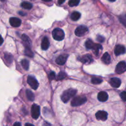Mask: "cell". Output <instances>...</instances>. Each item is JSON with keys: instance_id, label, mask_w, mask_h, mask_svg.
<instances>
[{"instance_id": "cell-26", "label": "cell", "mask_w": 126, "mask_h": 126, "mask_svg": "<svg viewBox=\"0 0 126 126\" xmlns=\"http://www.w3.org/2000/svg\"><path fill=\"white\" fill-rule=\"evenodd\" d=\"M91 82H92V83L94 84H99L102 83V82H103V81H102V79L94 77L92 79Z\"/></svg>"}, {"instance_id": "cell-13", "label": "cell", "mask_w": 126, "mask_h": 126, "mask_svg": "<svg viewBox=\"0 0 126 126\" xmlns=\"http://www.w3.org/2000/svg\"><path fill=\"white\" fill-rule=\"evenodd\" d=\"M126 52V48L123 45H118L116 46L114 49V54L118 56L121 54H125Z\"/></svg>"}, {"instance_id": "cell-30", "label": "cell", "mask_w": 126, "mask_h": 126, "mask_svg": "<svg viewBox=\"0 0 126 126\" xmlns=\"http://www.w3.org/2000/svg\"><path fill=\"white\" fill-rule=\"evenodd\" d=\"M49 79L50 81H52V80L54 79L55 78V73L54 72V71H51V72L49 73Z\"/></svg>"}, {"instance_id": "cell-31", "label": "cell", "mask_w": 126, "mask_h": 126, "mask_svg": "<svg viewBox=\"0 0 126 126\" xmlns=\"http://www.w3.org/2000/svg\"><path fill=\"white\" fill-rule=\"evenodd\" d=\"M120 97L123 101L126 102V91H124V92H121V93L120 94Z\"/></svg>"}, {"instance_id": "cell-7", "label": "cell", "mask_w": 126, "mask_h": 126, "mask_svg": "<svg viewBox=\"0 0 126 126\" xmlns=\"http://www.w3.org/2000/svg\"><path fill=\"white\" fill-rule=\"evenodd\" d=\"M126 71V63L125 62H120L115 69V72L118 74H122Z\"/></svg>"}, {"instance_id": "cell-28", "label": "cell", "mask_w": 126, "mask_h": 126, "mask_svg": "<svg viewBox=\"0 0 126 126\" xmlns=\"http://www.w3.org/2000/svg\"><path fill=\"white\" fill-rule=\"evenodd\" d=\"M4 57H5V59H6V60H7V62H9V63L12 62V56L11 55V54L6 53V54H4Z\"/></svg>"}, {"instance_id": "cell-3", "label": "cell", "mask_w": 126, "mask_h": 126, "mask_svg": "<svg viewBox=\"0 0 126 126\" xmlns=\"http://www.w3.org/2000/svg\"><path fill=\"white\" fill-rule=\"evenodd\" d=\"M87 101V98L84 96H79L73 98L71 102V105L72 107H78L81 105L85 103Z\"/></svg>"}, {"instance_id": "cell-37", "label": "cell", "mask_w": 126, "mask_h": 126, "mask_svg": "<svg viewBox=\"0 0 126 126\" xmlns=\"http://www.w3.org/2000/svg\"><path fill=\"white\" fill-rule=\"evenodd\" d=\"M43 1H46V2H49V1H51L52 0H43Z\"/></svg>"}, {"instance_id": "cell-12", "label": "cell", "mask_w": 126, "mask_h": 126, "mask_svg": "<svg viewBox=\"0 0 126 126\" xmlns=\"http://www.w3.org/2000/svg\"><path fill=\"white\" fill-rule=\"evenodd\" d=\"M110 84L113 87L118 88L121 84V81L120 79L118 78H113L110 79Z\"/></svg>"}, {"instance_id": "cell-15", "label": "cell", "mask_w": 126, "mask_h": 126, "mask_svg": "<svg viewBox=\"0 0 126 126\" xmlns=\"http://www.w3.org/2000/svg\"><path fill=\"white\" fill-rule=\"evenodd\" d=\"M49 39L47 37H44V38L42 40V43H41V48L43 50H47V49L49 48Z\"/></svg>"}, {"instance_id": "cell-10", "label": "cell", "mask_w": 126, "mask_h": 126, "mask_svg": "<svg viewBox=\"0 0 126 126\" xmlns=\"http://www.w3.org/2000/svg\"><path fill=\"white\" fill-rule=\"evenodd\" d=\"M79 60L81 62L83 63H91L93 62V59H92V56L89 54H86V55H83L81 57V58L79 59Z\"/></svg>"}, {"instance_id": "cell-29", "label": "cell", "mask_w": 126, "mask_h": 126, "mask_svg": "<svg viewBox=\"0 0 126 126\" xmlns=\"http://www.w3.org/2000/svg\"><path fill=\"white\" fill-rule=\"evenodd\" d=\"M119 20L123 24V25L126 27V16H121L119 17Z\"/></svg>"}, {"instance_id": "cell-38", "label": "cell", "mask_w": 126, "mask_h": 126, "mask_svg": "<svg viewBox=\"0 0 126 126\" xmlns=\"http://www.w3.org/2000/svg\"><path fill=\"white\" fill-rule=\"evenodd\" d=\"M109 1H110V2H114V1H115L116 0H108Z\"/></svg>"}, {"instance_id": "cell-23", "label": "cell", "mask_w": 126, "mask_h": 126, "mask_svg": "<svg viewBox=\"0 0 126 126\" xmlns=\"http://www.w3.org/2000/svg\"><path fill=\"white\" fill-rule=\"evenodd\" d=\"M21 6L25 9H31L33 7V5L28 2H23L21 4Z\"/></svg>"}, {"instance_id": "cell-14", "label": "cell", "mask_w": 126, "mask_h": 126, "mask_svg": "<svg viewBox=\"0 0 126 126\" xmlns=\"http://www.w3.org/2000/svg\"><path fill=\"white\" fill-rule=\"evenodd\" d=\"M97 98H98V100L100 102H105L108 99V95L106 92L102 91V92H100L98 93Z\"/></svg>"}, {"instance_id": "cell-18", "label": "cell", "mask_w": 126, "mask_h": 126, "mask_svg": "<svg viewBox=\"0 0 126 126\" xmlns=\"http://www.w3.org/2000/svg\"><path fill=\"white\" fill-rule=\"evenodd\" d=\"M80 17H81V14L79 12H76V11L73 12L71 15V18L73 21L78 20Z\"/></svg>"}, {"instance_id": "cell-34", "label": "cell", "mask_w": 126, "mask_h": 126, "mask_svg": "<svg viewBox=\"0 0 126 126\" xmlns=\"http://www.w3.org/2000/svg\"><path fill=\"white\" fill-rule=\"evenodd\" d=\"M66 0H58V2H59V4H62Z\"/></svg>"}, {"instance_id": "cell-24", "label": "cell", "mask_w": 126, "mask_h": 126, "mask_svg": "<svg viewBox=\"0 0 126 126\" xmlns=\"http://www.w3.org/2000/svg\"><path fill=\"white\" fill-rule=\"evenodd\" d=\"M21 63H22V66H23V68L25 69V70H28V69H29L30 64H29V62H28V60H26V59H24V60H22Z\"/></svg>"}, {"instance_id": "cell-36", "label": "cell", "mask_w": 126, "mask_h": 126, "mask_svg": "<svg viewBox=\"0 0 126 126\" xmlns=\"http://www.w3.org/2000/svg\"><path fill=\"white\" fill-rule=\"evenodd\" d=\"M23 12H18V14H19L20 15H21V16H24L25 15V14H23Z\"/></svg>"}, {"instance_id": "cell-33", "label": "cell", "mask_w": 126, "mask_h": 126, "mask_svg": "<svg viewBox=\"0 0 126 126\" xmlns=\"http://www.w3.org/2000/svg\"><path fill=\"white\" fill-rule=\"evenodd\" d=\"M3 38H2V36H1V35H0V46H1L2 44V43H3Z\"/></svg>"}, {"instance_id": "cell-39", "label": "cell", "mask_w": 126, "mask_h": 126, "mask_svg": "<svg viewBox=\"0 0 126 126\" xmlns=\"http://www.w3.org/2000/svg\"><path fill=\"white\" fill-rule=\"evenodd\" d=\"M0 1H4L5 0H0Z\"/></svg>"}, {"instance_id": "cell-4", "label": "cell", "mask_w": 126, "mask_h": 126, "mask_svg": "<svg viewBox=\"0 0 126 126\" xmlns=\"http://www.w3.org/2000/svg\"><path fill=\"white\" fill-rule=\"evenodd\" d=\"M31 114L33 119H37L40 115V107L36 104H33L31 109Z\"/></svg>"}, {"instance_id": "cell-21", "label": "cell", "mask_w": 126, "mask_h": 126, "mask_svg": "<svg viewBox=\"0 0 126 126\" xmlns=\"http://www.w3.org/2000/svg\"><path fill=\"white\" fill-rule=\"evenodd\" d=\"M25 54L27 56L29 57L32 58L34 56V54L32 52V50L30 49V47H25Z\"/></svg>"}, {"instance_id": "cell-5", "label": "cell", "mask_w": 126, "mask_h": 126, "mask_svg": "<svg viewBox=\"0 0 126 126\" xmlns=\"http://www.w3.org/2000/svg\"><path fill=\"white\" fill-rule=\"evenodd\" d=\"M27 82L33 89L36 90L39 87V83L36 79L33 76H29L27 78Z\"/></svg>"}, {"instance_id": "cell-11", "label": "cell", "mask_w": 126, "mask_h": 126, "mask_svg": "<svg viewBox=\"0 0 126 126\" xmlns=\"http://www.w3.org/2000/svg\"><path fill=\"white\" fill-rule=\"evenodd\" d=\"M9 23L13 27H18L20 26L22 21L20 18L17 17H11L9 19Z\"/></svg>"}, {"instance_id": "cell-6", "label": "cell", "mask_w": 126, "mask_h": 126, "mask_svg": "<svg viewBox=\"0 0 126 126\" xmlns=\"http://www.w3.org/2000/svg\"><path fill=\"white\" fill-rule=\"evenodd\" d=\"M87 32H88V28H87V27L81 25L76 28V30H75V34L77 36H82L85 35Z\"/></svg>"}, {"instance_id": "cell-2", "label": "cell", "mask_w": 126, "mask_h": 126, "mask_svg": "<svg viewBox=\"0 0 126 126\" xmlns=\"http://www.w3.org/2000/svg\"><path fill=\"white\" fill-rule=\"evenodd\" d=\"M52 36L55 40L62 41L65 38V33L60 28H55L52 32Z\"/></svg>"}, {"instance_id": "cell-1", "label": "cell", "mask_w": 126, "mask_h": 126, "mask_svg": "<svg viewBox=\"0 0 126 126\" xmlns=\"http://www.w3.org/2000/svg\"><path fill=\"white\" fill-rule=\"evenodd\" d=\"M76 90L74 89H69L65 91L62 94L61 96V99L64 103H66L68 102L69 100L73 97L76 95Z\"/></svg>"}, {"instance_id": "cell-20", "label": "cell", "mask_w": 126, "mask_h": 126, "mask_svg": "<svg viewBox=\"0 0 126 126\" xmlns=\"http://www.w3.org/2000/svg\"><path fill=\"white\" fill-rule=\"evenodd\" d=\"M26 95H27V98L31 102H33L34 100V95L33 92L30 90H27L26 91Z\"/></svg>"}, {"instance_id": "cell-17", "label": "cell", "mask_w": 126, "mask_h": 126, "mask_svg": "<svg viewBox=\"0 0 126 126\" xmlns=\"http://www.w3.org/2000/svg\"><path fill=\"white\" fill-rule=\"evenodd\" d=\"M102 60L106 64L110 63L111 62V57L110 54L108 52H105L103 55L102 57Z\"/></svg>"}, {"instance_id": "cell-19", "label": "cell", "mask_w": 126, "mask_h": 126, "mask_svg": "<svg viewBox=\"0 0 126 126\" xmlns=\"http://www.w3.org/2000/svg\"><path fill=\"white\" fill-rule=\"evenodd\" d=\"M92 49H93L94 54H95L96 55H98L99 50L102 49V45H100V44H95L93 48H92Z\"/></svg>"}, {"instance_id": "cell-35", "label": "cell", "mask_w": 126, "mask_h": 126, "mask_svg": "<svg viewBox=\"0 0 126 126\" xmlns=\"http://www.w3.org/2000/svg\"><path fill=\"white\" fill-rule=\"evenodd\" d=\"M14 126H21V124L20 123H16L14 124Z\"/></svg>"}, {"instance_id": "cell-22", "label": "cell", "mask_w": 126, "mask_h": 126, "mask_svg": "<svg viewBox=\"0 0 126 126\" xmlns=\"http://www.w3.org/2000/svg\"><path fill=\"white\" fill-rule=\"evenodd\" d=\"M94 44H95L91 39H87L85 43V46L87 49H92Z\"/></svg>"}, {"instance_id": "cell-8", "label": "cell", "mask_w": 126, "mask_h": 126, "mask_svg": "<svg viewBox=\"0 0 126 126\" xmlns=\"http://www.w3.org/2000/svg\"><path fill=\"white\" fill-rule=\"evenodd\" d=\"M97 119L100 121H106L108 118V113L104 111H98L95 114Z\"/></svg>"}, {"instance_id": "cell-9", "label": "cell", "mask_w": 126, "mask_h": 126, "mask_svg": "<svg viewBox=\"0 0 126 126\" xmlns=\"http://www.w3.org/2000/svg\"><path fill=\"white\" fill-rule=\"evenodd\" d=\"M68 57V55H67V54L61 55L57 58L55 62H56L57 64H58V65H63L65 63V62L67 60Z\"/></svg>"}, {"instance_id": "cell-25", "label": "cell", "mask_w": 126, "mask_h": 126, "mask_svg": "<svg viewBox=\"0 0 126 126\" xmlns=\"http://www.w3.org/2000/svg\"><path fill=\"white\" fill-rule=\"evenodd\" d=\"M80 0H70L68 2V4L70 7H74L76 6L79 4Z\"/></svg>"}, {"instance_id": "cell-27", "label": "cell", "mask_w": 126, "mask_h": 126, "mask_svg": "<svg viewBox=\"0 0 126 126\" xmlns=\"http://www.w3.org/2000/svg\"><path fill=\"white\" fill-rule=\"evenodd\" d=\"M66 75L65 72H63V71H60L59 73V75H57V80L63 79H64L66 77Z\"/></svg>"}, {"instance_id": "cell-16", "label": "cell", "mask_w": 126, "mask_h": 126, "mask_svg": "<svg viewBox=\"0 0 126 126\" xmlns=\"http://www.w3.org/2000/svg\"><path fill=\"white\" fill-rule=\"evenodd\" d=\"M22 39L23 41V43H24V45L25 47H30L31 44H32V42H31L30 39L28 38V36H27L26 34H23L22 36Z\"/></svg>"}, {"instance_id": "cell-32", "label": "cell", "mask_w": 126, "mask_h": 126, "mask_svg": "<svg viewBox=\"0 0 126 126\" xmlns=\"http://www.w3.org/2000/svg\"><path fill=\"white\" fill-rule=\"evenodd\" d=\"M97 40L98 41L99 43H103L105 41V38L104 37L102 36L98 35L97 37Z\"/></svg>"}, {"instance_id": "cell-40", "label": "cell", "mask_w": 126, "mask_h": 126, "mask_svg": "<svg viewBox=\"0 0 126 126\" xmlns=\"http://www.w3.org/2000/svg\"><path fill=\"white\" fill-rule=\"evenodd\" d=\"M31 1H34V0H31Z\"/></svg>"}]
</instances>
